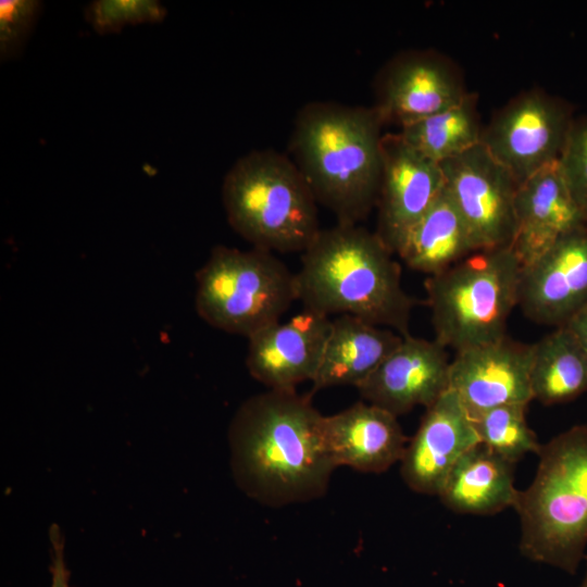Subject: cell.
I'll return each mask as SVG.
<instances>
[{
	"instance_id": "e0dca14e",
	"label": "cell",
	"mask_w": 587,
	"mask_h": 587,
	"mask_svg": "<svg viewBox=\"0 0 587 587\" xmlns=\"http://www.w3.org/2000/svg\"><path fill=\"white\" fill-rule=\"evenodd\" d=\"M515 222L512 248L522 268L561 238L587 229V218L571 196L558 161L519 185Z\"/></svg>"
},
{
	"instance_id": "8992f818",
	"label": "cell",
	"mask_w": 587,
	"mask_h": 587,
	"mask_svg": "<svg viewBox=\"0 0 587 587\" xmlns=\"http://www.w3.org/2000/svg\"><path fill=\"white\" fill-rule=\"evenodd\" d=\"M522 266L511 247L473 252L425 280L435 340L460 351L505 336Z\"/></svg>"
},
{
	"instance_id": "4316f807",
	"label": "cell",
	"mask_w": 587,
	"mask_h": 587,
	"mask_svg": "<svg viewBox=\"0 0 587 587\" xmlns=\"http://www.w3.org/2000/svg\"><path fill=\"white\" fill-rule=\"evenodd\" d=\"M558 163L571 196L587 218V116L574 120Z\"/></svg>"
},
{
	"instance_id": "9a60e30c",
	"label": "cell",
	"mask_w": 587,
	"mask_h": 587,
	"mask_svg": "<svg viewBox=\"0 0 587 587\" xmlns=\"http://www.w3.org/2000/svg\"><path fill=\"white\" fill-rule=\"evenodd\" d=\"M436 340L410 335L358 387L366 402L399 416L428 408L449 389L450 360Z\"/></svg>"
},
{
	"instance_id": "4fadbf2b",
	"label": "cell",
	"mask_w": 587,
	"mask_h": 587,
	"mask_svg": "<svg viewBox=\"0 0 587 587\" xmlns=\"http://www.w3.org/2000/svg\"><path fill=\"white\" fill-rule=\"evenodd\" d=\"M329 316L303 310L248 337L246 365L250 375L274 390H295L313 380L329 336Z\"/></svg>"
},
{
	"instance_id": "8fae6325",
	"label": "cell",
	"mask_w": 587,
	"mask_h": 587,
	"mask_svg": "<svg viewBox=\"0 0 587 587\" xmlns=\"http://www.w3.org/2000/svg\"><path fill=\"white\" fill-rule=\"evenodd\" d=\"M383 167L374 230L397 254L405 237L445 188L440 164L412 148L399 133L383 136Z\"/></svg>"
},
{
	"instance_id": "2e32d148",
	"label": "cell",
	"mask_w": 587,
	"mask_h": 587,
	"mask_svg": "<svg viewBox=\"0 0 587 587\" xmlns=\"http://www.w3.org/2000/svg\"><path fill=\"white\" fill-rule=\"evenodd\" d=\"M478 442L473 419L448 389L426 408L401 459V476L413 491L438 496L458 460Z\"/></svg>"
},
{
	"instance_id": "30bf717a",
	"label": "cell",
	"mask_w": 587,
	"mask_h": 587,
	"mask_svg": "<svg viewBox=\"0 0 587 587\" xmlns=\"http://www.w3.org/2000/svg\"><path fill=\"white\" fill-rule=\"evenodd\" d=\"M374 109L400 128L459 103L467 93L457 64L432 49L404 50L377 72Z\"/></svg>"
},
{
	"instance_id": "6da1fadb",
	"label": "cell",
	"mask_w": 587,
	"mask_h": 587,
	"mask_svg": "<svg viewBox=\"0 0 587 587\" xmlns=\"http://www.w3.org/2000/svg\"><path fill=\"white\" fill-rule=\"evenodd\" d=\"M323 421L310 396L296 390L268 389L247 399L229 426L232 467L239 487L272 507L324 495L336 466Z\"/></svg>"
},
{
	"instance_id": "9c48e42d",
	"label": "cell",
	"mask_w": 587,
	"mask_h": 587,
	"mask_svg": "<svg viewBox=\"0 0 587 587\" xmlns=\"http://www.w3.org/2000/svg\"><path fill=\"white\" fill-rule=\"evenodd\" d=\"M440 164L445 188L478 250L511 247L519 184L479 143Z\"/></svg>"
},
{
	"instance_id": "d6986e66",
	"label": "cell",
	"mask_w": 587,
	"mask_h": 587,
	"mask_svg": "<svg viewBox=\"0 0 587 587\" xmlns=\"http://www.w3.org/2000/svg\"><path fill=\"white\" fill-rule=\"evenodd\" d=\"M402 338L390 328L352 315H338L332 320L322 361L312 380V390L344 385L358 388L400 345Z\"/></svg>"
},
{
	"instance_id": "ffe728a7",
	"label": "cell",
	"mask_w": 587,
	"mask_h": 587,
	"mask_svg": "<svg viewBox=\"0 0 587 587\" xmlns=\"http://www.w3.org/2000/svg\"><path fill=\"white\" fill-rule=\"evenodd\" d=\"M514 467V463L478 442L458 460L438 496L457 513H499L513 507L516 499Z\"/></svg>"
},
{
	"instance_id": "ba28073f",
	"label": "cell",
	"mask_w": 587,
	"mask_h": 587,
	"mask_svg": "<svg viewBox=\"0 0 587 587\" xmlns=\"http://www.w3.org/2000/svg\"><path fill=\"white\" fill-rule=\"evenodd\" d=\"M574 120L564 100L528 89L494 114L480 143L521 185L559 160Z\"/></svg>"
},
{
	"instance_id": "ac0fdd59",
	"label": "cell",
	"mask_w": 587,
	"mask_h": 587,
	"mask_svg": "<svg viewBox=\"0 0 587 587\" xmlns=\"http://www.w3.org/2000/svg\"><path fill=\"white\" fill-rule=\"evenodd\" d=\"M397 417L362 401L336 414L324 415L325 444L335 466L382 473L401 461L408 438Z\"/></svg>"
},
{
	"instance_id": "5b68a950",
	"label": "cell",
	"mask_w": 587,
	"mask_h": 587,
	"mask_svg": "<svg viewBox=\"0 0 587 587\" xmlns=\"http://www.w3.org/2000/svg\"><path fill=\"white\" fill-rule=\"evenodd\" d=\"M232 228L253 248L303 252L320 233L317 201L290 157L273 149L239 158L222 184Z\"/></svg>"
},
{
	"instance_id": "277c9868",
	"label": "cell",
	"mask_w": 587,
	"mask_h": 587,
	"mask_svg": "<svg viewBox=\"0 0 587 587\" xmlns=\"http://www.w3.org/2000/svg\"><path fill=\"white\" fill-rule=\"evenodd\" d=\"M532 484L519 490L521 553L575 574L587 546V425L541 445Z\"/></svg>"
},
{
	"instance_id": "52a82bcc",
	"label": "cell",
	"mask_w": 587,
	"mask_h": 587,
	"mask_svg": "<svg viewBox=\"0 0 587 587\" xmlns=\"http://www.w3.org/2000/svg\"><path fill=\"white\" fill-rule=\"evenodd\" d=\"M195 305L213 328L250 337L298 300L296 273L273 252L215 246L196 274Z\"/></svg>"
},
{
	"instance_id": "7a4b0ae2",
	"label": "cell",
	"mask_w": 587,
	"mask_h": 587,
	"mask_svg": "<svg viewBox=\"0 0 587 587\" xmlns=\"http://www.w3.org/2000/svg\"><path fill=\"white\" fill-rule=\"evenodd\" d=\"M384 126L373 105L316 100L297 112L291 160L337 224L357 225L376 208Z\"/></svg>"
},
{
	"instance_id": "3957f363",
	"label": "cell",
	"mask_w": 587,
	"mask_h": 587,
	"mask_svg": "<svg viewBox=\"0 0 587 587\" xmlns=\"http://www.w3.org/2000/svg\"><path fill=\"white\" fill-rule=\"evenodd\" d=\"M375 232L349 224L321 229L296 273L305 310L352 315L410 335L415 300L403 289L401 267Z\"/></svg>"
},
{
	"instance_id": "83f0119b",
	"label": "cell",
	"mask_w": 587,
	"mask_h": 587,
	"mask_svg": "<svg viewBox=\"0 0 587 587\" xmlns=\"http://www.w3.org/2000/svg\"><path fill=\"white\" fill-rule=\"evenodd\" d=\"M49 538L52 549L51 587H70L68 571L64 559V540L57 524L51 525Z\"/></svg>"
},
{
	"instance_id": "7402d4cb",
	"label": "cell",
	"mask_w": 587,
	"mask_h": 587,
	"mask_svg": "<svg viewBox=\"0 0 587 587\" xmlns=\"http://www.w3.org/2000/svg\"><path fill=\"white\" fill-rule=\"evenodd\" d=\"M533 400L545 405L569 402L587 391V350L564 326L533 344Z\"/></svg>"
},
{
	"instance_id": "cb8c5ba5",
	"label": "cell",
	"mask_w": 587,
	"mask_h": 587,
	"mask_svg": "<svg viewBox=\"0 0 587 587\" xmlns=\"http://www.w3.org/2000/svg\"><path fill=\"white\" fill-rule=\"evenodd\" d=\"M528 404L509 403L489 409L473 419L479 442L516 463L527 453H539L535 432L526 421Z\"/></svg>"
},
{
	"instance_id": "d4e9b609",
	"label": "cell",
	"mask_w": 587,
	"mask_h": 587,
	"mask_svg": "<svg viewBox=\"0 0 587 587\" xmlns=\"http://www.w3.org/2000/svg\"><path fill=\"white\" fill-rule=\"evenodd\" d=\"M166 8L157 0H95L84 12L85 20L99 35H111L125 27L161 23Z\"/></svg>"
},
{
	"instance_id": "5bb4252c",
	"label": "cell",
	"mask_w": 587,
	"mask_h": 587,
	"mask_svg": "<svg viewBox=\"0 0 587 587\" xmlns=\"http://www.w3.org/2000/svg\"><path fill=\"white\" fill-rule=\"evenodd\" d=\"M587 304V229L558 240L522 268L517 307L530 321L560 327Z\"/></svg>"
},
{
	"instance_id": "f546056e",
	"label": "cell",
	"mask_w": 587,
	"mask_h": 587,
	"mask_svg": "<svg viewBox=\"0 0 587 587\" xmlns=\"http://www.w3.org/2000/svg\"><path fill=\"white\" fill-rule=\"evenodd\" d=\"M579 587H587V572H586L585 578L583 579V582H582V584L579 585Z\"/></svg>"
},
{
	"instance_id": "484cf974",
	"label": "cell",
	"mask_w": 587,
	"mask_h": 587,
	"mask_svg": "<svg viewBox=\"0 0 587 587\" xmlns=\"http://www.w3.org/2000/svg\"><path fill=\"white\" fill-rule=\"evenodd\" d=\"M42 3L37 0L0 1V57L7 61L17 57L29 39Z\"/></svg>"
},
{
	"instance_id": "f1b7e54d",
	"label": "cell",
	"mask_w": 587,
	"mask_h": 587,
	"mask_svg": "<svg viewBox=\"0 0 587 587\" xmlns=\"http://www.w3.org/2000/svg\"><path fill=\"white\" fill-rule=\"evenodd\" d=\"M587 350V304L578 310L564 325Z\"/></svg>"
},
{
	"instance_id": "7c38bea8",
	"label": "cell",
	"mask_w": 587,
	"mask_h": 587,
	"mask_svg": "<svg viewBox=\"0 0 587 587\" xmlns=\"http://www.w3.org/2000/svg\"><path fill=\"white\" fill-rule=\"evenodd\" d=\"M532 360L533 344L508 335L457 351L450 362L449 389L472 419L503 404H529Z\"/></svg>"
},
{
	"instance_id": "44dd1931",
	"label": "cell",
	"mask_w": 587,
	"mask_h": 587,
	"mask_svg": "<svg viewBox=\"0 0 587 587\" xmlns=\"http://www.w3.org/2000/svg\"><path fill=\"white\" fill-rule=\"evenodd\" d=\"M478 251L446 188L413 226L397 254L410 268L440 273Z\"/></svg>"
},
{
	"instance_id": "603a6c76",
	"label": "cell",
	"mask_w": 587,
	"mask_h": 587,
	"mask_svg": "<svg viewBox=\"0 0 587 587\" xmlns=\"http://www.w3.org/2000/svg\"><path fill=\"white\" fill-rule=\"evenodd\" d=\"M478 99L469 92L459 103L400 128V136L416 151L441 163L482 141L484 126Z\"/></svg>"
}]
</instances>
